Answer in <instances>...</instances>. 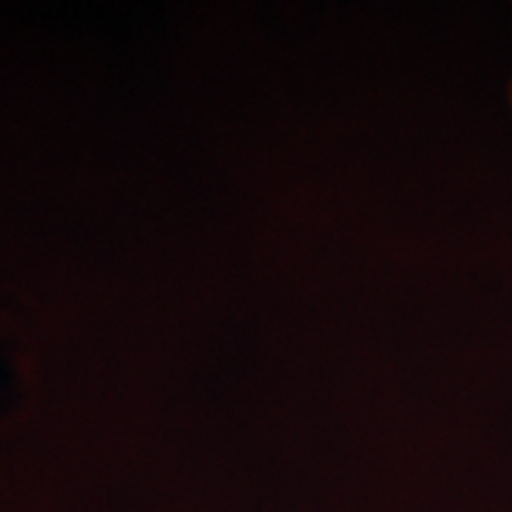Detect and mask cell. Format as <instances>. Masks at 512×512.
Listing matches in <instances>:
<instances>
[{"mask_svg":"<svg viewBox=\"0 0 512 512\" xmlns=\"http://www.w3.org/2000/svg\"><path fill=\"white\" fill-rule=\"evenodd\" d=\"M15 373H19L15 349H12L8 342H3V339H0V377H8V380H12Z\"/></svg>","mask_w":512,"mask_h":512,"instance_id":"obj_1","label":"cell"},{"mask_svg":"<svg viewBox=\"0 0 512 512\" xmlns=\"http://www.w3.org/2000/svg\"><path fill=\"white\" fill-rule=\"evenodd\" d=\"M505 98H508V110L512 112V69H510L508 83H505Z\"/></svg>","mask_w":512,"mask_h":512,"instance_id":"obj_2","label":"cell"}]
</instances>
